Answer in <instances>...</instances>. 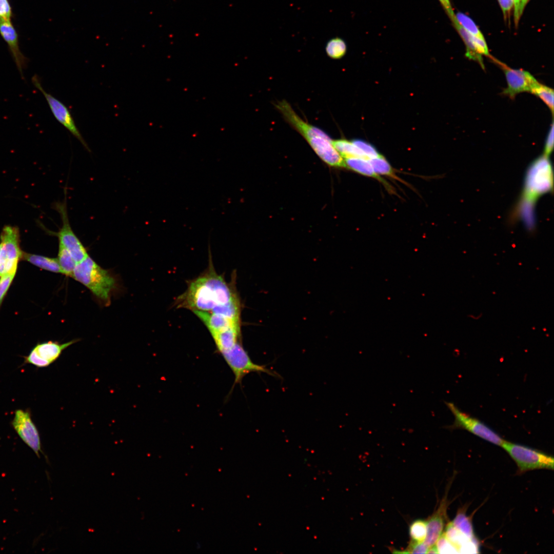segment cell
Masks as SVG:
<instances>
[{
    "mask_svg": "<svg viewBox=\"0 0 554 554\" xmlns=\"http://www.w3.org/2000/svg\"><path fill=\"white\" fill-rule=\"evenodd\" d=\"M234 282L228 283L215 271L211 258L206 271L189 282L186 291L176 300L177 308L211 312L239 298Z\"/></svg>",
    "mask_w": 554,
    "mask_h": 554,
    "instance_id": "obj_1",
    "label": "cell"
},
{
    "mask_svg": "<svg viewBox=\"0 0 554 554\" xmlns=\"http://www.w3.org/2000/svg\"><path fill=\"white\" fill-rule=\"evenodd\" d=\"M552 190L551 165L548 156L543 154L535 160L527 169L522 194L513 214L519 218L525 209L528 212L529 209L532 211L538 199Z\"/></svg>",
    "mask_w": 554,
    "mask_h": 554,
    "instance_id": "obj_2",
    "label": "cell"
},
{
    "mask_svg": "<svg viewBox=\"0 0 554 554\" xmlns=\"http://www.w3.org/2000/svg\"><path fill=\"white\" fill-rule=\"evenodd\" d=\"M72 277L88 288L105 303L110 302L111 292L115 288V279L110 273L88 256L77 263Z\"/></svg>",
    "mask_w": 554,
    "mask_h": 554,
    "instance_id": "obj_3",
    "label": "cell"
},
{
    "mask_svg": "<svg viewBox=\"0 0 554 554\" xmlns=\"http://www.w3.org/2000/svg\"><path fill=\"white\" fill-rule=\"evenodd\" d=\"M220 353L234 375V385L241 383L243 378L251 372H263L273 377H279L278 373L266 366L254 363L244 348L241 341Z\"/></svg>",
    "mask_w": 554,
    "mask_h": 554,
    "instance_id": "obj_4",
    "label": "cell"
},
{
    "mask_svg": "<svg viewBox=\"0 0 554 554\" xmlns=\"http://www.w3.org/2000/svg\"><path fill=\"white\" fill-rule=\"evenodd\" d=\"M501 447L515 461L521 473L538 469H553V458L543 452L506 441Z\"/></svg>",
    "mask_w": 554,
    "mask_h": 554,
    "instance_id": "obj_5",
    "label": "cell"
},
{
    "mask_svg": "<svg viewBox=\"0 0 554 554\" xmlns=\"http://www.w3.org/2000/svg\"><path fill=\"white\" fill-rule=\"evenodd\" d=\"M445 403L454 418L453 423L447 426V428L463 429L492 444L502 446L505 440L485 423L462 411L454 403Z\"/></svg>",
    "mask_w": 554,
    "mask_h": 554,
    "instance_id": "obj_6",
    "label": "cell"
},
{
    "mask_svg": "<svg viewBox=\"0 0 554 554\" xmlns=\"http://www.w3.org/2000/svg\"><path fill=\"white\" fill-rule=\"evenodd\" d=\"M54 206L59 213L62 221L61 228L56 234L58 238L59 245L64 247L78 263L89 255L70 226L68 215L66 196L64 202L56 203Z\"/></svg>",
    "mask_w": 554,
    "mask_h": 554,
    "instance_id": "obj_7",
    "label": "cell"
},
{
    "mask_svg": "<svg viewBox=\"0 0 554 554\" xmlns=\"http://www.w3.org/2000/svg\"><path fill=\"white\" fill-rule=\"evenodd\" d=\"M31 81L34 87L44 95L56 120L74 136L86 150L90 151L89 146L76 127L68 108L62 102L45 90L37 75H34Z\"/></svg>",
    "mask_w": 554,
    "mask_h": 554,
    "instance_id": "obj_8",
    "label": "cell"
},
{
    "mask_svg": "<svg viewBox=\"0 0 554 554\" xmlns=\"http://www.w3.org/2000/svg\"><path fill=\"white\" fill-rule=\"evenodd\" d=\"M12 425L24 443L39 457V452H42L39 434L29 411L16 410Z\"/></svg>",
    "mask_w": 554,
    "mask_h": 554,
    "instance_id": "obj_9",
    "label": "cell"
},
{
    "mask_svg": "<svg viewBox=\"0 0 554 554\" xmlns=\"http://www.w3.org/2000/svg\"><path fill=\"white\" fill-rule=\"evenodd\" d=\"M77 341L74 340L63 344L52 341L38 344L25 357L24 362L37 367H47L58 358L64 349Z\"/></svg>",
    "mask_w": 554,
    "mask_h": 554,
    "instance_id": "obj_10",
    "label": "cell"
},
{
    "mask_svg": "<svg viewBox=\"0 0 554 554\" xmlns=\"http://www.w3.org/2000/svg\"><path fill=\"white\" fill-rule=\"evenodd\" d=\"M0 246L6 259V274L16 273L18 261L23 253L19 247V231L17 227H4L1 234Z\"/></svg>",
    "mask_w": 554,
    "mask_h": 554,
    "instance_id": "obj_11",
    "label": "cell"
},
{
    "mask_svg": "<svg viewBox=\"0 0 554 554\" xmlns=\"http://www.w3.org/2000/svg\"><path fill=\"white\" fill-rule=\"evenodd\" d=\"M499 64L504 72L507 82V87L503 91L505 95L513 99L520 93L530 92L537 81L529 72L511 68L500 62Z\"/></svg>",
    "mask_w": 554,
    "mask_h": 554,
    "instance_id": "obj_12",
    "label": "cell"
},
{
    "mask_svg": "<svg viewBox=\"0 0 554 554\" xmlns=\"http://www.w3.org/2000/svg\"><path fill=\"white\" fill-rule=\"evenodd\" d=\"M322 160L335 167H345L344 160L334 147L332 140L325 132L305 138Z\"/></svg>",
    "mask_w": 554,
    "mask_h": 554,
    "instance_id": "obj_13",
    "label": "cell"
},
{
    "mask_svg": "<svg viewBox=\"0 0 554 554\" xmlns=\"http://www.w3.org/2000/svg\"><path fill=\"white\" fill-rule=\"evenodd\" d=\"M0 34L7 44L17 69L23 78V71L28 60L19 48L18 34L11 20L0 18Z\"/></svg>",
    "mask_w": 554,
    "mask_h": 554,
    "instance_id": "obj_14",
    "label": "cell"
},
{
    "mask_svg": "<svg viewBox=\"0 0 554 554\" xmlns=\"http://www.w3.org/2000/svg\"><path fill=\"white\" fill-rule=\"evenodd\" d=\"M447 504L443 501L439 508L428 519L427 534L424 543L428 547L435 545L443 534Z\"/></svg>",
    "mask_w": 554,
    "mask_h": 554,
    "instance_id": "obj_15",
    "label": "cell"
},
{
    "mask_svg": "<svg viewBox=\"0 0 554 554\" xmlns=\"http://www.w3.org/2000/svg\"><path fill=\"white\" fill-rule=\"evenodd\" d=\"M194 313L205 325L211 334L232 327H241V320L208 312L195 311Z\"/></svg>",
    "mask_w": 554,
    "mask_h": 554,
    "instance_id": "obj_16",
    "label": "cell"
},
{
    "mask_svg": "<svg viewBox=\"0 0 554 554\" xmlns=\"http://www.w3.org/2000/svg\"><path fill=\"white\" fill-rule=\"evenodd\" d=\"M220 353L227 350L241 341V327H232L211 334Z\"/></svg>",
    "mask_w": 554,
    "mask_h": 554,
    "instance_id": "obj_17",
    "label": "cell"
},
{
    "mask_svg": "<svg viewBox=\"0 0 554 554\" xmlns=\"http://www.w3.org/2000/svg\"><path fill=\"white\" fill-rule=\"evenodd\" d=\"M344 160L345 167L361 174L378 179L386 187L389 185L373 170L368 160L361 157H348Z\"/></svg>",
    "mask_w": 554,
    "mask_h": 554,
    "instance_id": "obj_18",
    "label": "cell"
},
{
    "mask_svg": "<svg viewBox=\"0 0 554 554\" xmlns=\"http://www.w3.org/2000/svg\"><path fill=\"white\" fill-rule=\"evenodd\" d=\"M453 26L461 36L465 44L466 52L465 55L469 59L478 62L481 67L484 68L482 55H481L473 41V36L468 33L458 23L457 19L452 24Z\"/></svg>",
    "mask_w": 554,
    "mask_h": 554,
    "instance_id": "obj_19",
    "label": "cell"
},
{
    "mask_svg": "<svg viewBox=\"0 0 554 554\" xmlns=\"http://www.w3.org/2000/svg\"><path fill=\"white\" fill-rule=\"evenodd\" d=\"M22 258L43 269L55 273H62L57 259L26 253H23Z\"/></svg>",
    "mask_w": 554,
    "mask_h": 554,
    "instance_id": "obj_20",
    "label": "cell"
},
{
    "mask_svg": "<svg viewBox=\"0 0 554 554\" xmlns=\"http://www.w3.org/2000/svg\"><path fill=\"white\" fill-rule=\"evenodd\" d=\"M332 143L337 151L345 159L361 157L366 159L361 150L352 142L341 139L332 140Z\"/></svg>",
    "mask_w": 554,
    "mask_h": 554,
    "instance_id": "obj_21",
    "label": "cell"
},
{
    "mask_svg": "<svg viewBox=\"0 0 554 554\" xmlns=\"http://www.w3.org/2000/svg\"><path fill=\"white\" fill-rule=\"evenodd\" d=\"M57 259L62 273L72 276L77 263L70 253L61 245H59Z\"/></svg>",
    "mask_w": 554,
    "mask_h": 554,
    "instance_id": "obj_22",
    "label": "cell"
},
{
    "mask_svg": "<svg viewBox=\"0 0 554 554\" xmlns=\"http://www.w3.org/2000/svg\"><path fill=\"white\" fill-rule=\"evenodd\" d=\"M325 50L327 55L333 59H339L343 57L347 51V45L345 41L339 37L332 38L326 45Z\"/></svg>",
    "mask_w": 554,
    "mask_h": 554,
    "instance_id": "obj_23",
    "label": "cell"
},
{
    "mask_svg": "<svg viewBox=\"0 0 554 554\" xmlns=\"http://www.w3.org/2000/svg\"><path fill=\"white\" fill-rule=\"evenodd\" d=\"M530 93L541 98L553 114V90L538 81L533 86Z\"/></svg>",
    "mask_w": 554,
    "mask_h": 554,
    "instance_id": "obj_24",
    "label": "cell"
},
{
    "mask_svg": "<svg viewBox=\"0 0 554 554\" xmlns=\"http://www.w3.org/2000/svg\"><path fill=\"white\" fill-rule=\"evenodd\" d=\"M456 18L460 25L472 36L485 39L479 28L473 21L466 14L458 12L456 14Z\"/></svg>",
    "mask_w": 554,
    "mask_h": 554,
    "instance_id": "obj_25",
    "label": "cell"
},
{
    "mask_svg": "<svg viewBox=\"0 0 554 554\" xmlns=\"http://www.w3.org/2000/svg\"><path fill=\"white\" fill-rule=\"evenodd\" d=\"M409 533L412 541L424 542L427 534V522L423 520L413 521L410 526Z\"/></svg>",
    "mask_w": 554,
    "mask_h": 554,
    "instance_id": "obj_26",
    "label": "cell"
},
{
    "mask_svg": "<svg viewBox=\"0 0 554 554\" xmlns=\"http://www.w3.org/2000/svg\"><path fill=\"white\" fill-rule=\"evenodd\" d=\"M374 171L378 175H385L394 177L392 168L388 161L382 156L368 160Z\"/></svg>",
    "mask_w": 554,
    "mask_h": 554,
    "instance_id": "obj_27",
    "label": "cell"
},
{
    "mask_svg": "<svg viewBox=\"0 0 554 554\" xmlns=\"http://www.w3.org/2000/svg\"><path fill=\"white\" fill-rule=\"evenodd\" d=\"M454 527L460 532L472 539L474 537L471 522L467 517L463 513H459L451 522Z\"/></svg>",
    "mask_w": 554,
    "mask_h": 554,
    "instance_id": "obj_28",
    "label": "cell"
},
{
    "mask_svg": "<svg viewBox=\"0 0 554 554\" xmlns=\"http://www.w3.org/2000/svg\"><path fill=\"white\" fill-rule=\"evenodd\" d=\"M352 142L361 150L367 160L380 156L377 149L370 144L362 140H354Z\"/></svg>",
    "mask_w": 554,
    "mask_h": 554,
    "instance_id": "obj_29",
    "label": "cell"
},
{
    "mask_svg": "<svg viewBox=\"0 0 554 554\" xmlns=\"http://www.w3.org/2000/svg\"><path fill=\"white\" fill-rule=\"evenodd\" d=\"M15 273H7L0 279V305L9 289Z\"/></svg>",
    "mask_w": 554,
    "mask_h": 554,
    "instance_id": "obj_30",
    "label": "cell"
},
{
    "mask_svg": "<svg viewBox=\"0 0 554 554\" xmlns=\"http://www.w3.org/2000/svg\"><path fill=\"white\" fill-rule=\"evenodd\" d=\"M12 8L9 0H0V18L11 20Z\"/></svg>",
    "mask_w": 554,
    "mask_h": 554,
    "instance_id": "obj_31",
    "label": "cell"
},
{
    "mask_svg": "<svg viewBox=\"0 0 554 554\" xmlns=\"http://www.w3.org/2000/svg\"><path fill=\"white\" fill-rule=\"evenodd\" d=\"M428 547L424 542L417 543L411 541L407 548V553H427Z\"/></svg>",
    "mask_w": 554,
    "mask_h": 554,
    "instance_id": "obj_32",
    "label": "cell"
},
{
    "mask_svg": "<svg viewBox=\"0 0 554 554\" xmlns=\"http://www.w3.org/2000/svg\"><path fill=\"white\" fill-rule=\"evenodd\" d=\"M553 147V123L551 124L550 128L547 134L545 146L544 149L543 154L549 156L550 153L552 152Z\"/></svg>",
    "mask_w": 554,
    "mask_h": 554,
    "instance_id": "obj_33",
    "label": "cell"
},
{
    "mask_svg": "<svg viewBox=\"0 0 554 554\" xmlns=\"http://www.w3.org/2000/svg\"><path fill=\"white\" fill-rule=\"evenodd\" d=\"M450 18L452 23L456 21V14L454 13L450 0H438Z\"/></svg>",
    "mask_w": 554,
    "mask_h": 554,
    "instance_id": "obj_34",
    "label": "cell"
},
{
    "mask_svg": "<svg viewBox=\"0 0 554 554\" xmlns=\"http://www.w3.org/2000/svg\"><path fill=\"white\" fill-rule=\"evenodd\" d=\"M504 17L509 15L513 7V0H498Z\"/></svg>",
    "mask_w": 554,
    "mask_h": 554,
    "instance_id": "obj_35",
    "label": "cell"
},
{
    "mask_svg": "<svg viewBox=\"0 0 554 554\" xmlns=\"http://www.w3.org/2000/svg\"><path fill=\"white\" fill-rule=\"evenodd\" d=\"M521 0H513V16L514 22L516 26H517L522 14L520 11Z\"/></svg>",
    "mask_w": 554,
    "mask_h": 554,
    "instance_id": "obj_36",
    "label": "cell"
},
{
    "mask_svg": "<svg viewBox=\"0 0 554 554\" xmlns=\"http://www.w3.org/2000/svg\"><path fill=\"white\" fill-rule=\"evenodd\" d=\"M528 1L529 0H521L520 11L521 14H522L523 10Z\"/></svg>",
    "mask_w": 554,
    "mask_h": 554,
    "instance_id": "obj_37",
    "label": "cell"
},
{
    "mask_svg": "<svg viewBox=\"0 0 554 554\" xmlns=\"http://www.w3.org/2000/svg\"><path fill=\"white\" fill-rule=\"evenodd\" d=\"M0 249H1V247H0Z\"/></svg>",
    "mask_w": 554,
    "mask_h": 554,
    "instance_id": "obj_38",
    "label": "cell"
}]
</instances>
